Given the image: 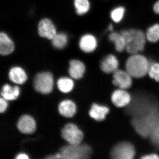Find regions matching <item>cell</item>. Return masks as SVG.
Instances as JSON below:
<instances>
[{
    "instance_id": "11",
    "label": "cell",
    "mask_w": 159,
    "mask_h": 159,
    "mask_svg": "<svg viewBox=\"0 0 159 159\" xmlns=\"http://www.w3.org/2000/svg\"><path fill=\"white\" fill-rule=\"evenodd\" d=\"M111 99L114 105L119 107L128 105L132 99L129 94L125 90L121 89L114 91Z\"/></svg>"
},
{
    "instance_id": "28",
    "label": "cell",
    "mask_w": 159,
    "mask_h": 159,
    "mask_svg": "<svg viewBox=\"0 0 159 159\" xmlns=\"http://www.w3.org/2000/svg\"><path fill=\"white\" fill-rule=\"evenodd\" d=\"M148 74L151 78L159 81V63H156L150 65Z\"/></svg>"
},
{
    "instance_id": "18",
    "label": "cell",
    "mask_w": 159,
    "mask_h": 159,
    "mask_svg": "<svg viewBox=\"0 0 159 159\" xmlns=\"http://www.w3.org/2000/svg\"><path fill=\"white\" fill-rule=\"evenodd\" d=\"M58 111L63 116L70 118L75 115L76 112V106L75 103L70 100H65L59 103Z\"/></svg>"
},
{
    "instance_id": "26",
    "label": "cell",
    "mask_w": 159,
    "mask_h": 159,
    "mask_svg": "<svg viewBox=\"0 0 159 159\" xmlns=\"http://www.w3.org/2000/svg\"><path fill=\"white\" fill-rule=\"evenodd\" d=\"M125 9L123 7H118L115 8L111 13V17L115 22L119 23L122 20L124 14Z\"/></svg>"
},
{
    "instance_id": "4",
    "label": "cell",
    "mask_w": 159,
    "mask_h": 159,
    "mask_svg": "<svg viewBox=\"0 0 159 159\" xmlns=\"http://www.w3.org/2000/svg\"><path fill=\"white\" fill-rule=\"evenodd\" d=\"M150 66L146 57L136 54H132L127 59L125 69L132 77L141 78L148 74Z\"/></svg>"
},
{
    "instance_id": "32",
    "label": "cell",
    "mask_w": 159,
    "mask_h": 159,
    "mask_svg": "<svg viewBox=\"0 0 159 159\" xmlns=\"http://www.w3.org/2000/svg\"><path fill=\"white\" fill-rule=\"evenodd\" d=\"M153 10L155 13L159 14V1L155 4L153 7Z\"/></svg>"
},
{
    "instance_id": "24",
    "label": "cell",
    "mask_w": 159,
    "mask_h": 159,
    "mask_svg": "<svg viewBox=\"0 0 159 159\" xmlns=\"http://www.w3.org/2000/svg\"><path fill=\"white\" fill-rule=\"evenodd\" d=\"M74 4L76 12L79 15L86 14L90 7L89 0H74Z\"/></svg>"
},
{
    "instance_id": "10",
    "label": "cell",
    "mask_w": 159,
    "mask_h": 159,
    "mask_svg": "<svg viewBox=\"0 0 159 159\" xmlns=\"http://www.w3.org/2000/svg\"><path fill=\"white\" fill-rule=\"evenodd\" d=\"M38 32L40 36L52 40L57 34L56 28L51 20L43 19L38 25Z\"/></svg>"
},
{
    "instance_id": "1",
    "label": "cell",
    "mask_w": 159,
    "mask_h": 159,
    "mask_svg": "<svg viewBox=\"0 0 159 159\" xmlns=\"http://www.w3.org/2000/svg\"><path fill=\"white\" fill-rule=\"evenodd\" d=\"M159 117L157 104L148 110L133 117L132 125L139 134L144 138L149 137Z\"/></svg>"
},
{
    "instance_id": "13",
    "label": "cell",
    "mask_w": 159,
    "mask_h": 159,
    "mask_svg": "<svg viewBox=\"0 0 159 159\" xmlns=\"http://www.w3.org/2000/svg\"><path fill=\"white\" fill-rule=\"evenodd\" d=\"M97 39L93 35L86 34L83 35L80 39L79 46L80 49L85 53H91L97 48Z\"/></svg>"
},
{
    "instance_id": "30",
    "label": "cell",
    "mask_w": 159,
    "mask_h": 159,
    "mask_svg": "<svg viewBox=\"0 0 159 159\" xmlns=\"http://www.w3.org/2000/svg\"><path fill=\"white\" fill-rule=\"evenodd\" d=\"M142 158L143 159H159V156L156 154H151L144 156L142 157Z\"/></svg>"
},
{
    "instance_id": "9",
    "label": "cell",
    "mask_w": 159,
    "mask_h": 159,
    "mask_svg": "<svg viewBox=\"0 0 159 159\" xmlns=\"http://www.w3.org/2000/svg\"><path fill=\"white\" fill-rule=\"evenodd\" d=\"M132 77L127 71L118 70L114 73L113 83L120 89H129L132 84Z\"/></svg>"
},
{
    "instance_id": "20",
    "label": "cell",
    "mask_w": 159,
    "mask_h": 159,
    "mask_svg": "<svg viewBox=\"0 0 159 159\" xmlns=\"http://www.w3.org/2000/svg\"><path fill=\"white\" fill-rule=\"evenodd\" d=\"M1 96L6 100H14L16 99L20 94L19 88L17 86L11 87L8 84L3 86Z\"/></svg>"
},
{
    "instance_id": "14",
    "label": "cell",
    "mask_w": 159,
    "mask_h": 159,
    "mask_svg": "<svg viewBox=\"0 0 159 159\" xmlns=\"http://www.w3.org/2000/svg\"><path fill=\"white\" fill-rule=\"evenodd\" d=\"M119 61L115 55L110 54L106 56L101 62L100 67L104 73L109 74L114 73L118 70Z\"/></svg>"
},
{
    "instance_id": "19",
    "label": "cell",
    "mask_w": 159,
    "mask_h": 159,
    "mask_svg": "<svg viewBox=\"0 0 159 159\" xmlns=\"http://www.w3.org/2000/svg\"><path fill=\"white\" fill-rule=\"evenodd\" d=\"M9 75L10 80L16 84H23L27 79L25 72L19 67H14L11 68Z\"/></svg>"
},
{
    "instance_id": "2",
    "label": "cell",
    "mask_w": 159,
    "mask_h": 159,
    "mask_svg": "<svg viewBox=\"0 0 159 159\" xmlns=\"http://www.w3.org/2000/svg\"><path fill=\"white\" fill-rule=\"evenodd\" d=\"M92 149L85 144H69L61 148L58 153L47 157V159H82L91 156Z\"/></svg>"
},
{
    "instance_id": "27",
    "label": "cell",
    "mask_w": 159,
    "mask_h": 159,
    "mask_svg": "<svg viewBox=\"0 0 159 159\" xmlns=\"http://www.w3.org/2000/svg\"><path fill=\"white\" fill-rule=\"evenodd\" d=\"M149 137L152 144L159 147V117Z\"/></svg>"
},
{
    "instance_id": "3",
    "label": "cell",
    "mask_w": 159,
    "mask_h": 159,
    "mask_svg": "<svg viewBox=\"0 0 159 159\" xmlns=\"http://www.w3.org/2000/svg\"><path fill=\"white\" fill-rule=\"evenodd\" d=\"M125 38V50L131 54H139L145 48L146 35L143 31L138 29H128L121 31Z\"/></svg>"
},
{
    "instance_id": "23",
    "label": "cell",
    "mask_w": 159,
    "mask_h": 159,
    "mask_svg": "<svg viewBox=\"0 0 159 159\" xmlns=\"http://www.w3.org/2000/svg\"><path fill=\"white\" fill-rule=\"evenodd\" d=\"M52 44L54 48L58 49L64 48L68 43V36L64 33H57L52 39Z\"/></svg>"
},
{
    "instance_id": "7",
    "label": "cell",
    "mask_w": 159,
    "mask_h": 159,
    "mask_svg": "<svg viewBox=\"0 0 159 159\" xmlns=\"http://www.w3.org/2000/svg\"><path fill=\"white\" fill-rule=\"evenodd\" d=\"M61 136L69 144L76 145L80 144L83 139L84 134L82 131L75 124H66L61 130Z\"/></svg>"
},
{
    "instance_id": "31",
    "label": "cell",
    "mask_w": 159,
    "mask_h": 159,
    "mask_svg": "<svg viewBox=\"0 0 159 159\" xmlns=\"http://www.w3.org/2000/svg\"><path fill=\"white\" fill-rule=\"evenodd\" d=\"M16 159H28L29 157L25 153H20L16 156Z\"/></svg>"
},
{
    "instance_id": "21",
    "label": "cell",
    "mask_w": 159,
    "mask_h": 159,
    "mask_svg": "<svg viewBox=\"0 0 159 159\" xmlns=\"http://www.w3.org/2000/svg\"><path fill=\"white\" fill-rule=\"evenodd\" d=\"M109 39L114 43L116 50L118 52H122L125 50L126 43L125 39L121 32H111L109 35Z\"/></svg>"
},
{
    "instance_id": "29",
    "label": "cell",
    "mask_w": 159,
    "mask_h": 159,
    "mask_svg": "<svg viewBox=\"0 0 159 159\" xmlns=\"http://www.w3.org/2000/svg\"><path fill=\"white\" fill-rule=\"evenodd\" d=\"M8 107V103L6 99L3 98L0 99V112L1 113L4 112L6 110Z\"/></svg>"
},
{
    "instance_id": "15",
    "label": "cell",
    "mask_w": 159,
    "mask_h": 159,
    "mask_svg": "<svg viewBox=\"0 0 159 159\" xmlns=\"http://www.w3.org/2000/svg\"><path fill=\"white\" fill-rule=\"evenodd\" d=\"M85 70L83 63L77 60H72L70 62L69 73L72 78L79 79L82 78Z\"/></svg>"
},
{
    "instance_id": "5",
    "label": "cell",
    "mask_w": 159,
    "mask_h": 159,
    "mask_svg": "<svg viewBox=\"0 0 159 159\" xmlns=\"http://www.w3.org/2000/svg\"><path fill=\"white\" fill-rule=\"evenodd\" d=\"M157 104L152 97L145 93H138L131 99L126 109V113L133 117L148 110Z\"/></svg>"
},
{
    "instance_id": "6",
    "label": "cell",
    "mask_w": 159,
    "mask_h": 159,
    "mask_svg": "<svg viewBox=\"0 0 159 159\" xmlns=\"http://www.w3.org/2000/svg\"><path fill=\"white\" fill-rule=\"evenodd\" d=\"M54 84L53 76L49 72H42L34 77V86L37 92L42 94L50 93L52 91Z\"/></svg>"
},
{
    "instance_id": "25",
    "label": "cell",
    "mask_w": 159,
    "mask_h": 159,
    "mask_svg": "<svg viewBox=\"0 0 159 159\" xmlns=\"http://www.w3.org/2000/svg\"><path fill=\"white\" fill-rule=\"evenodd\" d=\"M146 39L151 43H156L159 40V24L151 26L147 30Z\"/></svg>"
},
{
    "instance_id": "22",
    "label": "cell",
    "mask_w": 159,
    "mask_h": 159,
    "mask_svg": "<svg viewBox=\"0 0 159 159\" xmlns=\"http://www.w3.org/2000/svg\"><path fill=\"white\" fill-rule=\"evenodd\" d=\"M57 85L60 91L63 93H68L73 89L74 83L70 78L63 77L58 80Z\"/></svg>"
},
{
    "instance_id": "33",
    "label": "cell",
    "mask_w": 159,
    "mask_h": 159,
    "mask_svg": "<svg viewBox=\"0 0 159 159\" xmlns=\"http://www.w3.org/2000/svg\"><path fill=\"white\" fill-rule=\"evenodd\" d=\"M113 26L112 25H110L108 27V29L109 31H112L113 30Z\"/></svg>"
},
{
    "instance_id": "16",
    "label": "cell",
    "mask_w": 159,
    "mask_h": 159,
    "mask_svg": "<svg viewBox=\"0 0 159 159\" xmlns=\"http://www.w3.org/2000/svg\"><path fill=\"white\" fill-rule=\"evenodd\" d=\"M15 48L14 43L5 32L0 34V53L2 55L11 54Z\"/></svg>"
},
{
    "instance_id": "8",
    "label": "cell",
    "mask_w": 159,
    "mask_h": 159,
    "mask_svg": "<svg viewBox=\"0 0 159 159\" xmlns=\"http://www.w3.org/2000/svg\"><path fill=\"white\" fill-rule=\"evenodd\" d=\"M135 154L133 145L128 142H122L115 145L111 151V156L114 159H133Z\"/></svg>"
},
{
    "instance_id": "12",
    "label": "cell",
    "mask_w": 159,
    "mask_h": 159,
    "mask_svg": "<svg viewBox=\"0 0 159 159\" xmlns=\"http://www.w3.org/2000/svg\"><path fill=\"white\" fill-rule=\"evenodd\" d=\"M19 130L26 134L33 133L36 129V124L33 118L28 115H24L20 117L17 122Z\"/></svg>"
},
{
    "instance_id": "17",
    "label": "cell",
    "mask_w": 159,
    "mask_h": 159,
    "mask_svg": "<svg viewBox=\"0 0 159 159\" xmlns=\"http://www.w3.org/2000/svg\"><path fill=\"white\" fill-rule=\"evenodd\" d=\"M109 111V109L107 107L94 103L92 106L89 114L91 118L99 121L104 120Z\"/></svg>"
}]
</instances>
